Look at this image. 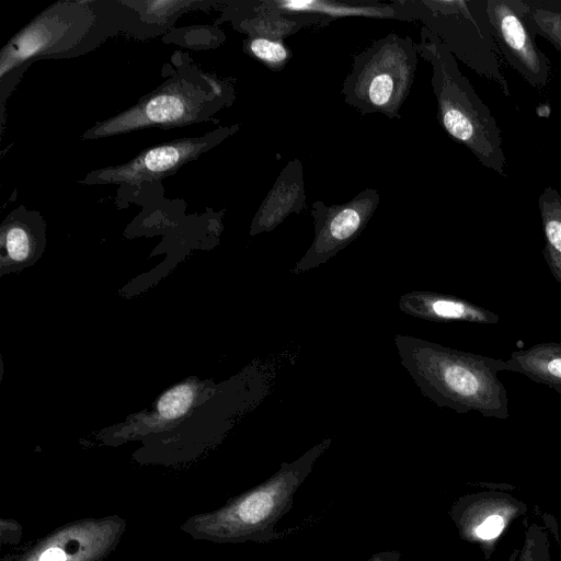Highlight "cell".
<instances>
[{"label":"cell","mask_w":561,"mask_h":561,"mask_svg":"<svg viewBox=\"0 0 561 561\" xmlns=\"http://www.w3.org/2000/svg\"><path fill=\"white\" fill-rule=\"evenodd\" d=\"M379 203L380 195L375 188H366L343 204L325 205L316 201L311 205L314 238L291 273L304 274L335 256L363 232Z\"/></svg>","instance_id":"cell-8"},{"label":"cell","mask_w":561,"mask_h":561,"mask_svg":"<svg viewBox=\"0 0 561 561\" xmlns=\"http://www.w3.org/2000/svg\"><path fill=\"white\" fill-rule=\"evenodd\" d=\"M538 208L543 231V257L561 285V195L551 187L543 188L538 198Z\"/></svg>","instance_id":"cell-16"},{"label":"cell","mask_w":561,"mask_h":561,"mask_svg":"<svg viewBox=\"0 0 561 561\" xmlns=\"http://www.w3.org/2000/svg\"><path fill=\"white\" fill-rule=\"evenodd\" d=\"M233 88L197 70H182L136 105L85 130L99 139L149 127L171 128L208 119L233 101Z\"/></svg>","instance_id":"cell-3"},{"label":"cell","mask_w":561,"mask_h":561,"mask_svg":"<svg viewBox=\"0 0 561 561\" xmlns=\"http://www.w3.org/2000/svg\"><path fill=\"white\" fill-rule=\"evenodd\" d=\"M504 527V519L500 515H491L478 524L474 528V536L489 540L501 534Z\"/></svg>","instance_id":"cell-22"},{"label":"cell","mask_w":561,"mask_h":561,"mask_svg":"<svg viewBox=\"0 0 561 561\" xmlns=\"http://www.w3.org/2000/svg\"><path fill=\"white\" fill-rule=\"evenodd\" d=\"M37 214L15 209L2 225L1 241L10 262L26 264L37 250L35 218Z\"/></svg>","instance_id":"cell-17"},{"label":"cell","mask_w":561,"mask_h":561,"mask_svg":"<svg viewBox=\"0 0 561 561\" xmlns=\"http://www.w3.org/2000/svg\"><path fill=\"white\" fill-rule=\"evenodd\" d=\"M243 50L272 71L282 70L293 57L284 42L261 36H248L243 41Z\"/></svg>","instance_id":"cell-19"},{"label":"cell","mask_w":561,"mask_h":561,"mask_svg":"<svg viewBox=\"0 0 561 561\" xmlns=\"http://www.w3.org/2000/svg\"><path fill=\"white\" fill-rule=\"evenodd\" d=\"M135 5L140 7V11L146 15L158 18L160 14L172 13L176 10H183L186 7H193L196 2L193 1H141L133 2Z\"/></svg>","instance_id":"cell-21"},{"label":"cell","mask_w":561,"mask_h":561,"mask_svg":"<svg viewBox=\"0 0 561 561\" xmlns=\"http://www.w3.org/2000/svg\"><path fill=\"white\" fill-rule=\"evenodd\" d=\"M490 30L497 51L533 88L542 90L551 77V64L537 46L525 20L524 0H486Z\"/></svg>","instance_id":"cell-10"},{"label":"cell","mask_w":561,"mask_h":561,"mask_svg":"<svg viewBox=\"0 0 561 561\" xmlns=\"http://www.w3.org/2000/svg\"><path fill=\"white\" fill-rule=\"evenodd\" d=\"M240 125L220 127L199 137L174 139L147 148L126 163L106 167L89 173L88 184H140L157 181L175 173L181 167L197 159L230 135Z\"/></svg>","instance_id":"cell-9"},{"label":"cell","mask_w":561,"mask_h":561,"mask_svg":"<svg viewBox=\"0 0 561 561\" xmlns=\"http://www.w3.org/2000/svg\"><path fill=\"white\" fill-rule=\"evenodd\" d=\"M400 559H401L400 551L388 550V551L375 553L367 561H400Z\"/></svg>","instance_id":"cell-23"},{"label":"cell","mask_w":561,"mask_h":561,"mask_svg":"<svg viewBox=\"0 0 561 561\" xmlns=\"http://www.w3.org/2000/svg\"><path fill=\"white\" fill-rule=\"evenodd\" d=\"M39 561H66V554L59 548H50L41 556Z\"/></svg>","instance_id":"cell-24"},{"label":"cell","mask_w":561,"mask_h":561,"mask_svg":"<svg viewBox=\"0 0 561 561\" xmlns=\"http://www.w3.org/2000/svg\"><path fill=\"white\" fill-rule=\"evenodd\" d=\"M194 399V389L190 385H180L165 392L158 403L161 417L174 420L183 415Z\"/></svg>","instance_id":"cell-20"},{"label":"cell","mask_w":561,"mask_h":561,"mask_svg":"<svg viewBox=\"0 0 561 561\" xmlns=\"http://www.w3.org/2000/svg\"><path fill=\"white\" fill-rule=\"evenodd\" d=\"M256 8L290 14H308L323 18L369 16L399 19L404 21L421 20L423 14L421 1H396L391 4H351L332 1H261Z\"/></svg>","instance_id":"cell-11"},{"label":"cell","mask_w":561,"mask_h":561,"mask_svg":"<svg viewBox=\"0 0 561 561\" xmlns=\"http://www.w3.org/2000/svg\"><path fill=\"white\" fill-rule=\"evenodd\" d=\"M250 15L240 20L236 25L249 36H261L273 41H282L295 34L304 26L322 25V18L308 14H290L259 10L251 3Z\"/></svg>","instance_id":"cell-15"},{"label":"cell","mask_w":561,"mask_h":561,"mask_svg":"<svg viewBox=\"0 0 561 561\" xmlns=\"http://www.w3.org/2000/svg\"><path fill=\"white\" fill-rule=\"evenodd\" d=\"M417 46L410 36L389 33L353 56L342 94L346 104L363 115L400 118L417 66Z\"/></svg>","instance_id":"cell-4"},{"label":"cell","mask_w":561,"mask_h":561,"mask_svg":"<svg viewBox=\"0 0 561 561\" xmlns=\"http://www.w3.org/2000/svg\"><path fill=\"white\" fill-rule=\"evenodd\" d=\"M399 309L407 316L434 322L496 324L500 316L460 297L428 290H413L399 298Z\"/></svg>","instance_id":"cell-13"},{"label":"cell","mask_w":561,"mask_h":561,"mask_svg":"<svg viewBox=\"0 0 561 561\" xmlns=\"http://www.w3.org/2000/svg\"><path fill=\"white\" fill-rule=\"evenodd\" d=\"M424 22L454 57L511 96L490 30L486 0H421Z\"/></svg>","instance_id":"cell-6"},{"label":"cell","mask_w":561,"mask_h":561,"mask_svg":"<svg viewBox=\"0 0 561 561\" xmlns=\"http://www.w3.org/2000/svg\"><path fill=\"white\" fill-rule=\"evenodd\" d=\"M525 4V20L530 31L561 53V1L526 0Z\"/></svg>","instance_id":"cell-18"},{"label":"cell","mask_w":561,"mask_h":561,"mask_svg":"<svg viewBox=\"0 0 561 561\" xmlns=\"http://www.w3.org/2000/svg\"><path fill=\"white\" fill-rule=\"evenodd\" d=\"M416 44L419 54L432 66V88L437 119L456 142L465 146L479 162L504 175L505 156L501 129L490 108L459 70L454 55L426 26Z\"/></svg>","instance_id":"cell-2"},{"label":"cell","mask_w":561,"mask_h":561,"mask_svg":"<svg viewBox=\"0 0 561 561\" xmlns=\"http://www.w3.org/2000/svg\"><path fill=\"white\" fill-rule=\"evenodd\" d=\"M99 2H57L21 30L1 51V79L41 57L70 56L80 51L96 26Z\"/></svg>","instance_id":"cell-7"},{"label":"cell","mask_w":561,"mask_h":561,"mask_svg":"<svg viewBox=\"0 0 561 561\" xmlns=\"http://www.w3.org/2000/svg\"><path fill=\"white\" fill-rule=\"evenodd\" d=\"M306 208L302 163L299 159L287 162L272 188L257 208L250 227V234L270 232L289 215Z\"/></svg>","instance_id":"cell-12"},{"label":"cell","mask_w":561,"mask_h":561,"mask_svg":"<svg viewBox=\"0 0 561 561\" xmlns=\"http://www.w3.org/2000/svg\"><path fill=\"white\" fill-rule=\"evenodd\" d=\"M393 342L401 366L438 408L510 417L507 390L499 378L508 370L506 360L404 334H396Z\"/></svg>","instance_id":"cell-1"},{"label":"cell","mask_w":561,"mask_h":561,"mask_svg":"<svg viewBox=\"0 0 561 561\" xmlns=\"http://www.w3.org/2000/svg\"><path fill=\"white\" fill-rule=\"evenodd\" d=\"M331 444L327 437L294 461L283 462L271 478L237 500L225 516L230 535L257 542L279 539L276 525L291 510L297 490Z\"/></svg>","instance_id":"cell-5"},{"label":"cell","mask_w":561,"mask_h":561,"mask_svg":"<svg viewBox=\"0 0 561 561\" xmlns=\"http://www.w3.org/2000/svg\"><path fill=\"white\" fill-rule=\"evenodd\" d=\"M506 363L508 371L520 374L561 393V343H538L526 350L514 351Z\"/></svg>","instance_id":"cell-14"}]
</instances>
